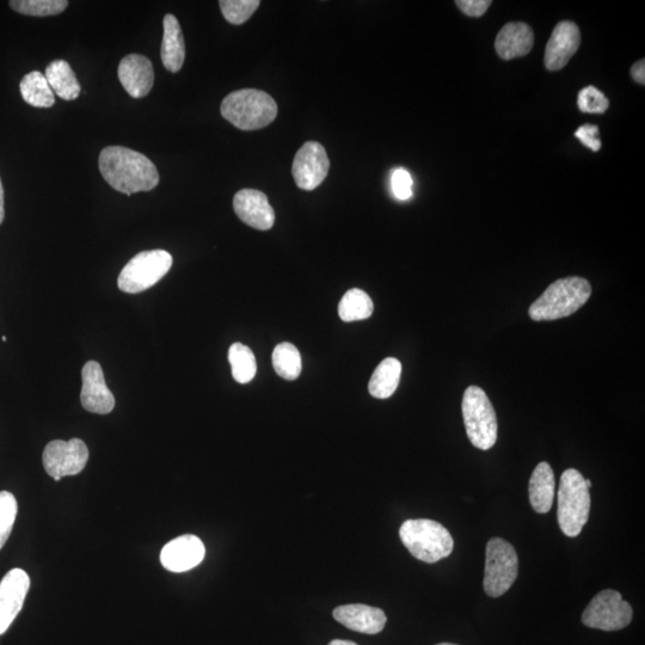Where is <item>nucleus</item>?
<instances>
[{"instance_id": "1", "label": "nucleus", "mask_w": 645, "mask_h": 645, "mask_svg": "<svg viewBox=\"0 0 645 645\" xmlns=\"http://www.w3.org/2000/svg\"><path fill=\"white\" fill-rule=\"evenodd\" d=\"M98 165L109 186L128 196L150 192L159 183L156 165L143 153L127 147H106L98 158Z\"/></svg>"}, {"instance_id": "2", "label": "nucleus", "mask_w": 645, "mask_h": 645, "mask_svg": "<svg viewBox=\"0 0 645 645\" xmlns=\"http://www.w3.org/2000/svg\"><path fill=\"white\" fill-rule=\"evenodd\" d=\"M592 296V286L580 276L559 279L548 287L530 307L534 322L556 321L574 315Z\"/></svg>"}, {"instance_id": "3", "label": "nucleus", "mask_w": 645, "mask_h": 645, "mask_svg": "<svg viewBox=\"0 0 645 645\" xmlns=\"http://www.w3.org/2000/svg\"><path fill=\"white\" fill-rule=\"evenodd\" d=\"M220 112L225 120L241 131H256L272 124L279 108L266 91L242 89L224 98Z\"/></svg>"}, {"instance_id": "4", "label": "nucleus", "mask_w": 645, "mask_h": 645, "mask_svg": "<svg viewBox=\"0 0 645 645\" xmlns=\"http://www.w3.org/2000/svg\"><path fill=\"white\" fill-rule=\"evenodd\" d=\"M585 477L575 469L563 472L558 489L557 519L565 536H579L591 512V494Z\"/></svg>"}, {"instance_id": "5", "label": "nucleus", "mask_w": 645, "mask_h": 645, "mask_svg": "<svg viewBox=\"0 0 645 645\" xmlns=\"http://www.w3.org/2000/svg\"><path fill=\"white\" fill-rule=\"evenodd\" d=\"M399 537L411 555L429 564L450 556L454 548L447 528L429 519L405 521L399 530Z\"/></svg>"}, {"instance_id": "6", "label": "nucleus", "mask_w": 645, "mask_h": 645, "mask_svg": "<svg viewBox=\"0 0 645 645\" xmlns=\"http://www.w3.org/2000/svg\"><path fill=\"white\" fill-rule=\"evenodd\" d=\"M462 411L471 444L478 450H490L496 444L499 425L487 393L481 387L469 386L464 393Z\"/></svg>"}, {"instance_id": "7", "label": "nucleus", "mask_w": 645, "mask_h": 645, "mask_svg": "<svg viewBox=\"0 0 645 645\" xmlns=\"http://www.w3.org/2000/svg\"><path fill=\"white\" fill-rule=\"evenodd\" d=\"M172 256L165 250L143 251L121 270L118 286L122 292L137 294L149 290L169 273Z\"/></svg>"}, {"instance_id": "8", "label": "nucleus", "mask_w": 645, "mask_h": 645, "mask_svg": "<svg viewBox=\"0 0 645 645\" xmlns=\"http://www.w3.org/2000/svg\"><path fill=\"white\" fill-rule=\"evenodd\" d=\"M518 555L512 544L502 538H493L487 544L484 591L491 598L507 593L518 577Z\"/></svg>"}, {"instance_id": "9", "label": "nucleus", "mask_w": 645, "mask_h": 645, "mask_svg": "<svg viewBox=\"0 0 645 645\" xmlns=\"http://www.w3.org/2000/svg\"><path fill=\"white\" fill-rule=\"evenodd\" d=\"M632 614V607L623 600L622 594L606 589L589 602L582 614V623L592 629L618 631L631 623Z\"/></svg>"}, {"instance_id": "10", "label": "nucleus", "mask_w": 645, "mask_h": 645, "mask_svg": "<svg viewBox=\"0 0 645 645\" xmlns=\"http://www.w3.org/2000/svg\"><path fill=\"white\" fill-rule=\"evenodd\" d=\"M89 460L88 446L81 439L49 442L42 454L43 466L55 482L81 473Z\"/></svg>"}, {"instance_id": "11", "label": "nucleus", "mask_w": 645, "mask_h": 645, "mask_svg": "<svg viewBox=\"0 0 645 645\" xmlns=\"http://www.w3.org/2000/svg\"><path fill=\"white\" fill-rule=\"evenodd\" d=\"M329 169L330 161L324 146L317 141H307L294 157L292 174L300 189L311 192L321 186Z\"/></svg>"}, {"instance_id": "12", "label": "nucleus", "mask_w": 645, "mask_h": 645, "mask_svg": "<svg viewBox=\"0 0 645 645\" xmlns=\"http://www.w3.org/2000/svg\"><path fill=\"white\" fill-rule=\"evenodd\" d=\"M30 588V577L22 569H12L0 582V635L9 630L21 612Z\"/></svg>"}, {"instance_id": "13", "label": "nucleus", "mask_w": 645, "mask_h": 645, "mask_svg": "<svg viewBox=\"0 0 645 645\" xmlns=\"http://www.w3.org/2000/svg\"><path fill=\"white\" fill-rule=\"evenodd\" d=\"M81 402L92 414L107 415L115 408V398L106 384L102 367L96 361L86 362L83 372Z\"/></svg>"}, {"instance_id": "14", "label": "nucleus", "mask_w": 645, "mask_h": 645, "mask_svg": "<svg viewBox=\"0 0 645 645\" xmlns=\"http://www.w3.org/2000/svg\"><path fill=\"white\" fill-rule=\"evenodd\" d=\"M233 210L244 224L260 231L272 229L275 212L267 195L256 189H242L233 198Z\"/></svg>"}, {"instance_id": "15", "label": "nucleus", "mask_w": 645, "mask_h": 645, "mask_svg": "<svg viewBox=\"0 0 645 645\" xmlns=\"http://www.w3.org/2000/svg\"><path fill=\"white\" fill-rule=\"evenodd\" d=\"M206 549L199 537L193 534L178 537L164 546L161 563L171 573H184L204 561Z\"/></svg>"}, {"instance_id": "16", "label": "nucleus", "mask_w": 645, "mask_h": 645, "mask_svg": "<svg viewBox=\"0 0 645 645\" xmlns=\"http://www.w3.org/2000/svg\"><path fill=\"white\" fill-rule=\"evenodd\" d=\"M581 43L579 27L574 22H559L546 45L544 63L549 71H559L568 65Z\"/></svg>"}, {"instance_id": "17", "label": "nucleus", "mask_w": 645, "mask_h": 645, "mask_svg": "<svg viewBox=\"0 0 645 645\" xmlns=\"http://www.w3.org/2000/svg\"><path fill=\"white\" fill-rule=\"evenodd\" d=\"M119 79L129 96L143 98L150 94L155 82V70L145 55L129 54L121 60Z\"/></svg>"}, {"instance_id": "18", "label": "nucleus", "mask_w": 645, "mask_h": 645, "mask_svg": "<svg viewBox=\"0 0 645 645\" xmlns=\"http://www.w3.org/2000/svg\"><path fill=\"white\" fill-rule=\"evenodd\" d=\"M333 616L347 629L366 635H377L385 628L387 618L380 608L352 604L336 607Z\"/></svg>"}, {"instance_id": "19", "label": "nucleus", "mask_w": 645, "mask_h": 645, "mask_svg": "<svg viewBox=\"0 0 645 645\" xmlns=\"http://www.w3.org/2000/svg\"><path fill=\"white\" fill-rule=\"evenodd\" d=\"M534 43L533 30L528 24L512 22L506 24L497 34L495 48L503 60L525 57Z\"/></svg>"}, {"instance_id": "20", "label": "nucleus", "mask_w": 645, "mask_h": 645, "mask_svg": "<svg viewBox=\"0 0 645 645\" xmlns=\"http://www.w3.org/2000/svg\"><path fill=\"white\" fill-rule=\"evenodd\" d=\"M163 27L161 49L163 65L172 73L180 72L186 60V42H184L180 22L174 15L168 14L164 17Z\"/></svg>"}, {"instance_id": "21", "label": "nucleus", "mask_w": 645, "mask_h": 645, "mask_svg": "<svg viewBox=\"0 0 645 645\" xmlns=\"http://www.w3.org/2000/svg\"><path fill=\"white\" fill-rule=\"evenodd\" d=\"M555 493L554 471H552L548 463H540L534 469L530 479V487H528V494H530V501L534 511L539 514L549 513L552 503H554Z\"/></svg>"}, {"instance_id": "22", "label": "nucleus", "mask_w": 645, "mask_h": 645, "mask_svg": "<svg viewBox=\"0 0 645 645\" xmlns=\"http://www.w3.org/2000/svg\"><path fill=\"white\" fill-rule=\"evenodd\" d=\"M45 77L54 94L58 95L61 100L75 101L81 95V84L67 61H52L47 66Z\"/></svg>"}, {"instance_id": "23", "label": "nucleus", "mask_w": 645, "mask_h": 645, "mask_svg": "<svg viewBox=\"0 0 645 645\" xmlns=\"http://www.w3.org/2000/svg\"><path fill=\"white\" fill-rule=\"evenodd\" d=\"M402 376L401 361L387 358L380 362L368 384V391L374 398H390L396 392Z\"/></svg>"}, {"instance_id": "24", "label": "nucleus", "mask_w": 645, "mask_h": 645, "mask_svg": "<svg viewBox=\"0 0 645 645\" xmlns=\"http://www.w3.org/2000/svg\"><path fill=\"white\" fill-rule=\"evenodd\" d=\"M24 102L35 108H51L55 104L54 92L43 73L29 72L20 84Z\"/></svg>"}, {"instance_id": "25", "label": "nucleus", "mask_w": 645, "mask_h": 645, "mask_svg": "<svg viewBox=\"0 0 645 645\" xmlns=\"http://www.w3.org/2000/svg\"><path fill=\"white\" fill-rule=\"evenodd\" d=\"M373 311L372 299L358 288L344 294L339 305V316L343 322L364 321L372 316Z\"/></svg>"}, {"instance_id": "26", "label": "nucleus", "mask_w": 645, "mask_h": 645, "mask_svg": "<svg viewBox=\"0 0 645 645\" xmlns=\"http://www.w3.org/2000/svg\"><path fill=\"white\" fill-rule=\"evenodd\" d=\"M229 361L232 377L239 384H248L257 373L256 358L249 347L242 343H233L229 350Z\"/></svg>"}, {"instance_id": "27", "label": "nucleus", "mask_w": 645, "mask_h": 645, "mask_svg": "<svg viewBox=\"0 0 645 645\" xmlns=\"http://www.w3.org/2000/svg\"><path fill=\"white\" fill-rule=\"evenodd\" d=\"M273 367L281 378L296 380L303 370L301 355L294 344L284 342L278 344L273 352Z\"/></svg>"}, {"instance_id": "28", "label": "nucleus", "mask_w": 645, "mask_h": 645, "mask_svg": "<svg viewBox=\"0 0 645 645\" xmlns=\"http://www.w3.org/2000/svg\"><path fill=\"white\" fill-rule=\"evenodd\" d=\"M10 6L18 14L48 17L61 14L69 6V2L66 0H14L10 2Z\"/></svg>"}, {"instance_id": "29", "label": "nucleus", "mask_w": 645, "mask_h": 645, "mask_svg": "<svg viewBox=\"0 0 645 645\" xmlns=\"http://www.w3.org/2000/svg\"><path fill=\"white\" fill-rule=\"evenodd\" d=\"M260 0H220V10L225 20L235 26L247 22L260 6Z\"/></svg>"}, {"instance_id": "30", "label": "nucleus", "mask_w": 645, "mask_h": 645, "mask_svg": "<svg viewBox=\"0 0 645 645\" xmlns=\"http://www.w3.org/2000/svg\"><path fill=\"white\" fill-rule=\"evenodd\" d=\"M18 506L16 497L9 491L0 493V550L4 548L16 521Z\"/></svg>"}, {"instance_id": "31", "label": "nucleus", "mask_w": 645, "mask_h": 645, "mask_svg": "<svg viewBox=\"0 0 645 645\" xmlns=\"http://www.w3.org/2000/svg\"><path fill=\"white\" fill-rule=\"evenodd\" d=\"M577 106H579L582 113L604 114L610 107V102L602 94V91L591 85L580 91L579 97H577Z\"/></svg>"}, {"instance_id": "32", "label": "nucleus", "mask_w": 645, "mask_h": 645, "mask_svg": "<svg viewBox=\"0 0 645 645\" xmlns=\"http://www.w3.org/2000/svg\"><path fill=\"white\" fill-rule=\"evenodd\" d=\"M392 192L398 200H408L413 196V178L404 169L393 171L391 177Z\"/></svg>"}, {"instance_id": "33", "label": "nucleus", "mask_w": 645, "mask_h": 645, "mask_svg": "<svg viewBox=\"0 0 645 645\" xmlns=\"http://www.w3.org/2000/svg\"><path fill=\"white\" fill-rule=\"evenodd\" d=\"M575 137L579 139L583 145L587 146L589 150L598 152L601 149L598 126L583 125L577 129Z\"/></svg>"}, {"instance_id": "34", "label": "nucleus", "mask_w": 645, "mask_h": 645, "mask_svg": "<svg viewBox=\"0 0 645 645\" xmlns=\"http://www.w3.org/2000/svg\"><path fill=\"white\" fill-rule=\"evenodd\" d=\"M456 4L466 16L482 17L488 11L491 2L490 0H459Z\"/></svg>"}, {"instance_id": "35", "label": "nucleus", "mask_w": 645, "mask_h": 645, "mask_svg": "<svg viewBox=\"0 0 645 645\" xmlns=\"http://www.w3.org/2000/svg\"><path fill=\"white\" fill-rule=\"evenodd\" d=\"M631 76H632V78L635 79V81L638 84H642V85L645 84V61H644V59L640 60V61H637V63L634 66H632Z\"/></svg>"}, {"instance_id": "36", "label": "nucleus", "mask_w": 645, "mask_h": 645, "mask_svg": "<svg viewBox=\"0 0 645 645\" xmlns=\"http://www.w3.org/2000/svg\"><path fill=\"white\" fill-rule=\"evenodd\" d=\"M4 219H5L4 187L2 183V178H0V225L3 224Z\"/></svg>"}, {"instance_id": "37", "label": "nucleus", "mask_w": 645, "mask_h": 645, "mask_svg": "<svg viewBox=\"0 0 645 645\" xmlns=\"http://www.w3.org/2000/svg\"><path fill=\"white\" fill-rule=\"evenodd\" d=\"M328 645H358V644L352 641L334 640V641H331Z\"/></svg>"}, {"instance_id": "38", "label": "nucleus", "mask_w": 645, "mask_h": 645, "mask_svg": "<svg viewBox=\"0 0 645 645\" xmlns=\"http://www.w3.org/2000/svg\"><path fill=\"white\" fill-rule=\"evenodd\" d=\"M585 482H586L587 488L591 489L592 488V482L589 481V479H585Z\"/></svg>"}, {"instance_id": "39", "label": "nucleus", "mask_w": 645, "mask_h": 645, "mask_svg": "<svg viewBox=\"0 0 645 645\" xmlns=\"http://www.w3.org/2000/svg\"><path fill=\"white\" fill-rule=\"evenodd\" d=\"M436 645H457V644H452V643H440V644H436Z\"/></svg>"}, {"instance_id": "40", "label": "nucleus", "mask_w": 645, "mask_h": 645, "mask_svg": "<svg viewBox=\"0 0 645 645\" xmlns=\"http://www.w3.org/2000/svg\"><path fill=\"white\" fill-rule=\"evenodd\" d=\"M2 340H3V342H6V340H8V339H6V337H5V336H3V339H2Z\"/></svg>"}]
</instances>
